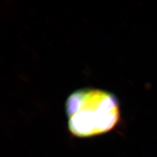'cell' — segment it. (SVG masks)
I'll list each match as a JSON object with an SVG mask.
<instances>
[{"label":"cell","instance_id":"6da1fadb","mask_svg":"<svg viewBox=\"0 0 157 157\" xmlns=\"http://www.w3.org/2000/svg\"><path fill=\"white\" fill-rule=\"evenodd\" d=\"M65 107L69 130L78 137L106 133L117 126L121 119L117 97L104 90H77L68 97Z\"/></svg>","mask_w":157,"mask_h":157}]
</instances>
